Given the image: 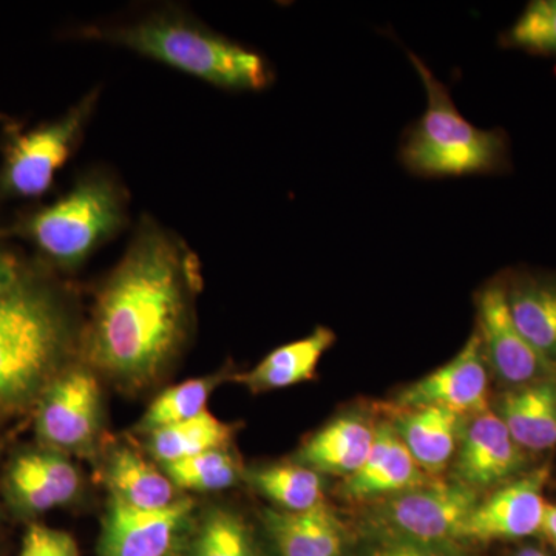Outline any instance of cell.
<instances>
[{
  "mask_svg": "<svg viewBox=\"0 0 556 556\" xmlns=\"http://www.w3.org/2000/svg\"><path fill=\"white\" fill-rule=\"evenodd\" d=\"M489 364L478 332L452 361L402 390L391 408L439 407L470 417L489 408Z\"/></svg>",
  "mask_w": 556,
  "mask_h": 556,
  "instance_id": "12",
  "label": "cell"
},
{
  "mask_svg": "<svg viewBox=\"0 0 556 556\" xmlns=\"http://www.w3.org/2000/svg\"><path fill=\"white\" fill-rule=\"evenodd\" d=\"M548 468L541 467L525 477L497 486L479 500L460 532V544L518 541L541 532L547 503L543 492Z\"/></svg>",
  "mask_w": 556,
  "mask_h": 556,
  "instance_id": "11",
  "label": "cell"
},
{
  "mask_svg": "<svg viewBox=\"0 0 556 556\" xmlns=\"http://www.w3.org/2000/svg\"><path fill=\"white\" fill-rule=\"evenodd\" d=\"M200 287L195 252L142 215L80 328L79 362L126 393L156 386L192 336Z\"/></svg>",
  "mask_w": 556,
  "mask_h": 556,
  "instance_id": "1",
  "label": "cell"
},
{
  "mask_svg": "<svg viewBox=\"0 0 556 556\" xmlns=\"http://www.w3.org/2000/svg\"><path fill=\"white\" fill-rule=\"evenodd\" d=\"M334 343V331L327 327H317L306 338L270 351L254 368L233 376L232 379L254 394L308 382L316 378L321 357Z\"/></svg>",
  "mask_w": 556,
  "mask_h": 556,
  "instance_id": "22",
  "label": "cell"
},
{
  "mask_svg": "<svg viewBox=\"0 0 556 556\" xmlns=\"http://www.w3.org/2000/svg\"><path fill=\"white\" fill-rule=\"evenodd\" d=\"M362 556H477L463 544H428L399 538L367 535Z\"/></svg>",
  "mask_w": 556,
  "mask_h": 556,
  "instance_id": "29",
  "label": "cell"
},
{
  "mask_svg": "<svg viewBox=\"0 0 556 556\" xmlns=\"http://www.w3.org/2000/svg\"><path fill=\"white\" fill-rule=\"evenodd\" d=\"M199 510L192 497L159 511L135 510L109 497L100 556H182Z\"/></svg>",
  "mask_w": 556,
  "mask_h": 556,
  "instance_id": "9",
  "label": "cell"
},
{
  "mask_svg": "<svg viewBox=\"0 0 556 556\" xmlns=\"http://www.w3.org/2000/svg\"><path fill=\"white\" fill-rule=\"evenodd\" d=\"M527 464L526 452L496 412L467 417L459 447L452 463L453 481L481 492L514 481Z\"/></svg>",
  "mask_w": 556,
  "mask_h": 556,
  "instance_id": "14",
  "label": "cell"
},
{
  "mask_svg": "<svg viewBox=\"0 0 556 556\" xmlns=\"http://www.w3.org/2000/svg\"><path fill=\"white\" fill-rule=\"evenodd\" d=\"M540 533L546 538L547 543L556 551V506L554 504H547L546 506Z\"/></svg>",
  "mask_w": 556,
  "mask_h": 556,
  "instance_id": "32",
  "label": "cell"
},
{
  "mask_svg": "<svg viewBox=\"0 0 556 556\" xmlns=\"http://www.w3.org/2000/svg\"><path fill=\"white\" fill-rule=\"evenodd\" d=\"M101 478L112 500L135 510H166L186 496L163 468L129 445L109 450L102 463Z\"/></svg>",
  "mask_w": 556,
  "mask_h": 556,
  "instance_id": "18",
  "label": "cell"
},
{
  "mask_svg": "<svg viewBox=\"0 0 556 556\" xmlns=\"http://www.w3.org/2000/svg\"><path fill=\"white\" fill-rule=\"evenodd\" d=\"M391 424L428 478L439 477L455 459L467 417L439 407L391 408Z\"/></svg>",
  "mask_w": 556,
  "mask_h": 556,
  "instance_id": "17",
  "label": "cell"
},
{
  "mask_svg": "<svg viewBox=\"0 0 556 556\" xmlns=\"http://www.w3.org/2000/svg\"><path fill=\"white\" fill-rule=\"evenodd\" d=\"M76 35L129 50L222 90L262 91L276 79L268 58L212 30L178 7H160L110 24L83 25Z\"/></svg>",
  "mask_w": 556,
  "mask_h": 556,
  "instance_id": "2",
  "label": "cell"
},
{
  "mask_svg": "<svg viewBox=\"0 0 556 556\" xmlns=\"http://www.w3.org/2000/svg\"><path fill=\"white\" fill-rule=\"evenodd\" d=\"M20 556H79L75 538L64 530L31 525L22 541Z\"/></svg>",
  "mask_w": 556,
  "mask_h": 556,
  "instance_id": "30",
  "label": "cell"
},
{
  "mask_svg": "<svg viewBox=\"0 0 556 556\" xmlns=\"http://www.w3.org/2000/svg\"><path fill=\"white\" fill-rule=\"evenodd\" d=\"M496 415L525 452L556 445V379L510 388L500 399Z\"/></svg>",
  "mask_w": 556,
  "mask_h": 556,
  "instance_id": "21",
  "label": "cell"
},
{
  "mask_svg": "<svg viewBox=\"0 0 556 556\" xmlns=\"http://www.w3.org/2000/svg\"><path fill=\"white\" fill-rule=\"evenodd\" d=\"M506 288L515 325L556 371V280L517 273L506 277Z\"/></svg>",
  "mask_w": 556,
  "mask_h": 556,
  "instance_id": "20",
  "label": "cell"
},
{
  "mask_svg": "<svg viewBox=\"0 0 556 556\" xmlns=\"http://www.w3.org/2000/svg\"><path fill=\"white\" fill-rule=\"evenodd\" d=\"M274 556H350L353 540L328 504L308 511L265 508L260 515Z\"/></svg>",
  "mask_w": 556,
  "mask_h": 556,
  "instance_id": "16",
  "label": "cell"
},
{
  "mask_svg": "<svg viewBox=\"0 0 556 556\" xmlns=\"http://www.w3.org/2000/svg\"><path fill=\"white\" fill-rule=\"evenodd\" d=\"M427 94V108L405 130L399 146L402 166L424 179L503 174L510 166L508 138L500 129H479L457 110L448 87L422 58L407 51Z\"/></svg>",
  "mask_w": 556,
  "mask_h": 556,
  "instance_id": "4",
  "label": "cell"
},
{
  "mask_svg": "<svg viewBox=\"0 0 556 556\" xmlns=\"http://www.w3.org/2000/svg\"><path fill=\"white\" fill-rule=\"evenodd\" d=\"M182 556H265L254 529L228 507L201 511Z\"/></svg>",
  "mask_w": 556,
  "mask_h": 556,
  "instance_id": "25",
  "label": "cell"
},
{
  "mask_svg": "<svg viewBox=\"0 0 556 556\" xmlns=\"http://www.w3.org/2000/svg\"><path fill=\"white\" fill-rule=\"evenodd\" d=\"M100 97V89L90 90L60 118L10 138L0 169V192L14 199L43 195L83 141Z\"/></svg>",
  "mask_w": 556,
  "mask_h": 556,
  "instance_id": "7",
  "label": "cell"
},
{
  "mask_svg": "<svg viewBox=\"0 0 556 556\" xmlns=\"http://www.w3.org/2000/svg\"><path fill=\"white\" fill-rule=\"evenodd\" d=\"M39 445L62 455L91 457L100 452L104 401L100 376L83 362L70 364L36 402Z\"/></svg>",
  "mask_w": 556,
  "mask_h": 556,
  "instance_id": "8",
  "label": "cell"
},
{
  "mask_svg": "<svg viewBox=\"0 0 556 556\" xmlns=\"http://www.w3.org/2000/svg\"><path fill=\"white\" fill-rule=\"evenodd\" d=\"M258 495L283 511H308L327 504L324 475L302 464L285 463L244 470V479Z\"/></svg>",
  "mask_w": 556,
  "mask_h": 556,
  "instance_id": "23",
  "label": "cell"
},
{
  "mask_svg": "<svg viewBox=\"0 0 556 556\" xmlns=\"http://www.w3.org/2000/svg\"><path fill=\"white\" fill-rule=\"evenodd\" d=\"M236 430V426L223 422L206 409L186 422L156 428L142 437L146 453L163 467L211 450L230 447Z\"/></svg>",
  "mask_w": 556,
  "mask_h": 556,
  "instance_id": "24",
  "label": "cell"
},
{
  "mask_svg": "<svg viewBox=\"0 0 556 556\" xmlns=\"http://www.w3.org/2000/svg\"><path fill=\"white\" fill-rule=\"evenodd\" d=\"M477 328L486 364L504 386L517 388L555 379L556 371L525 339L508 306L506 277H496L475 295Z\"/></svg>",
  "mask_w": 556,
  "mask_h": 556,
  "instance_id": "10",
  "label": "cell"
},
{
  "mask_svg": "<svg viewBox=\"0 0 556 556\" xmlns=\"http://www.w3.org/2000/svg\"><path fill=\"white\" fill-rule=\"evenodd\" d=\"M0 236H3V230L2 229H0Z\"/></svg>",
  "mask_w": 556,
  "mask_h": 556,
  "instance_id": "34",
  "label": "cell"
},
{
  "mask_svg": "<svg viewBox=\"0 0 556 556\" xmlns=\"http://www.w3.org/2000/svg\"><path fill=\"white\" fill-rule=\"evenodd\" d=\"M161 468L181 492H223L244 479V468L230 447L211 450Z\"/></svg>",
  "mask_w": 556,
  "mask_h": 556,
  "instance_id": "27",
  "label": "cell"
},
{
  "mask_svg": "<svg viewBox=\"0 0 556 556\" xmlns=\"http://www.w3.org/2000/svg\"><path fill=\"white\" fill-rule=\"evenodd\" d=\"M83 492V477L72 457L39 447L13 457L3 475L7 503L20 517H39L70 506Z\"/></svg>",
  "mask_w": 556,
  "mask_h": 556,
  "instance_id": "13",
  "label": "cell"
},
{
  "mask_svg": "<svg viewBox=\"0 0 556 556\" xmlns=\"http://www.w3.org/2000/svg\"><path fill=\"white\" fill-rule=\"evenodd\" d=\"M80 328L67 302L35 280L0 305V409L21 412L78 353Z\"/></svg>",
  "mask_w": 556,
  "mask_h": 556,
  "instance_id": "3",
  "label": "cell"
},
{
  "mask_svg": "<svg viewBox=\"0 0 556 556\" xmlns=\"http://www.w3.org/2000/svg\"><path fill=\"white\" fill-rule=\"evenodd\" d=\"M510 556H554L546 548L536 546V544H525L517 548Z\"/></svg>",
  "mask_w": 556,
  "mask_h": 556,
  "instance_id": "33",
  "label": "cell"
},
{
  "mask_svg": "<svg viewBox=\"0 0 556 556\" xmlns=\"http://www.w3.org/2000/svg\"><path fill=\"white\" fill-rule=\"evenodd\" d=\"M504 49L556 58V0H532L517 21L501 35Z\"/></svg>",
  "mask_w": 556,
  "mask_h": 556,
  "instance_id": "28",
  "label": "cell"
},
{
  "mask_svg": "<svg viewBox=\"0 0 556 556\" xmlns=\"http://www.w3.org/2000/svg\"><path fill=\"white\" fill-rule=\"evenodd\" d=\"M376 424L361 415H342L311 434L294 463L324 477L350 478L364 466L375 444Z\"/></svg>",
  "mask_w": 556,
  "mask_h": 556,
  "instance_id": "19",
  "label": "cell"
},
{
  "mask_svg": "<svg viewBox=\"0 0 556 556\" xmlns=\"http://www.w3.org/2000/svg\"><path fill=\"white\" fill-rule=\"evenodd\" d=\"M225 378V372H218V375L190 379L178 386L166 388L150 404L135 431L146 434L156 428L175 426L200 416L201 413L206 412L208 397Z\"/></svg>",
  "mask_w": 556,
  "mask_h": 556,
  "instance_id": "26",
  "label": "cell"
},
{
  "mask_svg": "<svg viewBox=\"0 0 556 556\" xmlns=\"http://www.w3.org/2000/svg\"><path fill=\"white\" fill-rule=\"evenodd\" d=\"M129 203L115 172L91 167L64 195L36 211L24 232L58 268L75 270L129 226Z\"/></svg>",
  "mask_w": 556,
  "mask_h": 556,
  "instance_id": "5",
  "label": "cell"
},
{
  "mask_svg": "<svg viewBox=\"0 0 556 556\" xmlns=\"http://www.w3.org/2000/svg\"><path fill=\"white\" fill-rule=\"evenodd\" d=\"M479 500L478 492L453 479L430 478L399 495L369 504L365 532L417 543L460 544L463 527Z\"/></svg>",
  "mask_w": 556,
  "mask_h": 556,
  "instance_id": "6",
  "label": "cell"
},
{
  "mask_svg": "<svg viewBox=\"0 0 556 556\" xmlns=\"http://www.w3.org/2000/svg\"><path fill=\"white\" fill-rule=\"evenodd\" d=\"M427 477L405 447L390 419L376 424L375 444L356 473L343 479L340 496L356 504H375L426 482Z\"/></svg>",
  "mask_w": 556,
  "mask_h": 556,
  "instance_id": "15",
  "label": "cell"
},
{
  "mask_svg": "<svg viewBox=\"0 0 556 556\" xmlns=\"http://www.w3.org/2000/svg\"><path fill=\"white\" fill-rule=\"evenodd\" d=\"M31 280L33 277L21 258L13 252L0 249V305Z\"/></svg>",
  "mask_w": 556,
  "mask_h": 556,
  "instance_id": "31",
  "label": "cell"
}]
</instances>
